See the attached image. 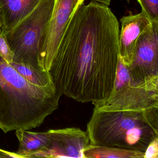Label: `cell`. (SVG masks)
<instances>
[{
    "label": "cell",
    "mask_w": 158,
    "mask_h": 158,
    "mask_svg": "<svg viewBox=\"0 0 158 158\" xmlns=\"http://www.w3.org/2000/svg\"><path fill=\"white\" fill-rule=\"evenodd\" d=\"M10 64L23 77L34 85L45 87L54 84L48 72L42 71L28 64L12 62Z\"/></svg>",
    "instance_id": "4fadbf2b"
},
{
    "label": "cell",
    "mask_w": 158,
    "mask_h": 158,
    "mask_svg": "<svg viewBox=\"0 0 158 158\" xmlns=\"http://www.w3.org/2000/svg\"><path fill=\"white\" fill-rule=\"evenodd\" d=\"M152 22L158 21V0H137Z\"/></svg>",
    "instance_id": "5bb4252c"
},
{
    "label": "cell",
    "mask_w": 158,
    "mask_h": 158,
    "mask_svg": "<svg viewBox=\"0 0 158 158\" xmlns=\"http://www.w3.org/2000/svg\"><path fill=\"white\" fill-rule=\"evenodd\" d=\"M14 53L4 33L0 34V57L9 64L13 62Z\"/></svg>",
    "instance_id": "9a60e30c"
},
{
    "label": "cell",
    "mask_w": 158,
    "mask_h": 158,
    "mask_svg": "<svg viewBox=\"0 0 158 158\" xmlns=\"http://www.w3.org/2000/svg\"><path fill=\"white\" fill-rule=\"evenodd\" d=\"M4 31V23L3 15L0 8V34H2Z\"/></svg>",
    "instance_id": "ac0fdd59"
},
{
    "label": "cell",
    "mask_w": 158,
    "mask_h": 158,
    "mask_svg": "<svg viewBox=\"0 0 158 158\" xmlns=\"http://www.w3.org/2000/svg\"><path fill=\"white\" fill-rule=\"evenodd\" d=\"M19 142L16 153L22 158H38L46 151L50 144L49 132H33L27 130H16Z\"/></svg>",
    "instance_id": "30bf717a"
},
{
    "label": "cell",
    "mask_w": 158,
    "mask_h": 158,
    "mask_svg": "<svg viewBox=\"0 0 158 158\" xmlns=\"http://www.w3.org/2000/svg\"><path fill=\"white\" fill-rule=\"evenodd\" d=\"M54 3L55 0H43L12 28L3 32L14 53L13 62L28 64L40 69L38 55L40 41Z\"/></svg>",
    "instance_id": "277c9868"
},
{
    "label": "cell",
    "mask_w": 158,
    "mask_h": 158,
    "mask_svg": "<svg viewBox=\"0 0 158 158\" xmlns=\"http://www.w3.org/2000/svg\"><path fill=\"white\" fill-rule=\"evenodd\" d=\"M85 158H143L144 152L116 147L89 145L84 151Z\"/></svg>",
    "instance_id": "7c38bea8"
},
{
    "label": "cell",
    "mask_w": 158,
    "mask_h": 158,
    "mask_svg": "<svg viewBox=\"0 0 158 158\" xmlns=\"http://www.w3.org/2000/svg\"><path fill=\"white\" fill-rule=\"evenodd\" d=\"M92 1L109 6L112 0H92Z\"/></svg>",
    "instance_id": "d6986e66"
},
{
    "label": "cell",
    "mask_w": 158,
    "mask_h": 158,
    "mask_svg": "<svg viewBox=\"0 0 158 158\" xmlns=\"http://www.w3.org/2000/svg\"><path fill=\"white\" fill-rule=\"evenodd\" d=\"M48 131L49 146L38 158H85L84 150L90 144L86 132L76 127Z\"/></svg>",
    "instance_id": "ba28073f"
},
{
    "label": "cell",
    "mask_w": 158,
    "mask_h": 158,
    "mask_svg": "<svg viewBox=\"0 0 158 158\" xmlns=\"http://www.w3.org/2000/svg\"><path fill=\"white\" fill-rule=\"evenodd\" d=\"M94 105L101 110L158 112V77L142 84H135L130 79Z\"/></svg>",
    "instance_id": "5b68a950"
},
{
    "label": "cell",
    "mask_w": 158,
    "mask_h": 158,
    "mask_svg": "<svg viewBox=\"0 0 158 158\" xmlns=\"http://www.w3.org/2000/svg\"><path fill=\"white\" fill-rule=\"evenodd\" d=\"M0 158H22V157L17 153L10 152L0 149Z\"/></svg>",
    "instance_id": "e0dca14e"
},
{
    "label": "cell",
    "mask_w": 158,
    "mask_h": 158,
    "mask_svg": "<svg viewBox=\"0 0 158 158\" xmlns=\"http://www.w3.org/2000/svg\"><path fill=\"white\" fill-rule=\"evenodd\" d=\"M120 22L122 27L118 38L119 56L127 67L133 59L139 37L150 26L152 22L142 11L123 16Z\"/></svg>",
    "instance_id": "9c48e42d"
},
{
    "label": "cell",
    "mask_w": 158,
    "mask_h": 158,
    "mask_svg": "<svg viewBox=\"0 0 158 158\" xmlns=\"http://www.w3.org/2000/svg\"><path fill=\"white\" fill-rule=\"evenodd\" d=\"M85 0H55L50 19L40 41L38 65L48 72L65 30L77 10Z\"/></svg>",
    "instance_id": "8992f818"
},
{
    "label": "cell",
    "mask_w": 158,
    "mask_h": 158,
    "mask_svg": "<svg viewBox=\"0 0 158 158\" xmlns=\"http://www.w3.org/2000/svg\"><path fill=\"white\" fill-rule=\"evenodd\" d=\"M119 24L109 6L92 1L77 10L48 72L57 90L95 104L114 88L119 61Z\"/></svg>",
    "instance_id": "6da1fadb"
},
{
    "label": "cell",
    "mask_w": 158,
    "mask_h": 158,
    "mask_svg": "<svg viewBox=\"0 0 158 158\" xmlns=\"http://www.w3.org/2000/svg\"><path fill=\"white\" fill-rule=\"evenodd\" d=\"M43 0H0L4 31H8L32 12Z\"/></svg>",
    "instance_id": "8fae6325"
},
{
    "label": "cell",
    "mask_w": 158,
    "mask_h": 158,
    "mask_svg": "<svg viewBox=\"0 0 158 158\" xmlns=\"http://www.w3.org/2000/svg\"><path fill=\"white\" fill-rule=\"evenodd\" d=\"M86 133L90 145L144 152L158 138V112L104 111L94 108Z\"/></svg>",
    "instance_id": "3957f363"
},
{
    "label": "cell",
    "mask_w": 158,
    "mask_h": 158,
    "mask_svg": "<svg viewBox=\"0 0 158 158\" xmlns=\"http://www.w3.org/2000/svg\"><path fill=\"white\" fill-rule=\"evenodd\" d=\"M61 95L54 84L30 83L0 57V129L4 133L38 127L58 109Z\"/></svg>",
    "instance_id": "7a4b0ae2"
},
{
    "label": "cell",
    "mask_w": 158,
    "mask_h": 158,
    "mask_svg": "<svg viewBox=\"0 0 158 158\" xmlns=\"http://www.w3.org/2000/svg\"><path fill=\"white\" fill-rule=\"evenodd\" d=\"M127 68L131 81L142 84L158 77V21L139 37Z\"/></svg>",
    "instance_id": "52a82bcc"
},
{
    "label": "cell",
    "mask_w": 158,
    "mask_h": 158,
    "mask_svg": "<svg viewBox=\"0 0 158 158\" xmlns=\"http://www.w3.org/2000/svg\"><path fill=\"white\" fill-rule=\"evenodd\" d=\"M158 158V138L153 139L144 152L143 158Z\"/></svg>",
    "instance_id": "2e32d148"
}]
</instances>
